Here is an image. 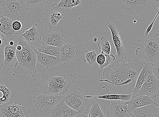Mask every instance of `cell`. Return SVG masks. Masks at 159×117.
<instances>
[{
	"label": "cell",
	"instance_id": "cell-1",
	"mask_svg": "<svg viewBox=\"0 0 159 117\" xmlns=\"http://www.w3.org/2000/svg\"><path fill=\"white\" fill-rule=\"evenodd\" d=\"M70 67L66 63L58 67L42 69L32 77L39 87V94L49 96L63 95L77 81L76 74H70Z\"/></svg>",
	"mask_w": 159,
	"mask_h": 117
},
{
	"label": "cell",
	"instance_id": "cell-2",
	"mask_svg": "<svg viewBox=\"0 0 159 117\" xmlns=\"http://www.w3.org/2000/svg\"><path fill=\"white\" fill-rule=\"evenodd\" d=\"M99 80L108 94L123 95L132 93L137 81L133 78L127 63L119 60L105 67Z\"/></svg>",
	"mask_w": 159,
	"mask_h": 117
},
{
	"label": "cell",
	"instance_id": "cell-3",
	"mask_svg": "<svg viewBox=\"0 0 159 117\" xmlns=\"http://www.w3.org/2000/svg\"><path fill=\"white\" fill-rule=\"evenodd\" d=\"M16 42L17 61L15 72L18 74L21 72L25 75L38 73L36 55L34 50L35 46L25 41L21 37Z\"/></svg>",
	"mask_w": 159,
	"mask_h": 117
},
{
	"label": "cell",
	"instance_id": "cell-4",
	"mask_svg": "<svg viewBox=\"0 0 159 117\" xmlns=\"http://www.w3.org/2000/svg\"><path fill=\"white\" fill-rule=\"evenodd\" d=\"M134 45L139 47L136 50L135 53L138 59L145 60L151 63L159 59L158 33L154 35L152 38L138 40Z\"/></svg>",
	"mask_w": 159,
	"mask_h": 117
},
{
	"label": "cell",
	"instance_id": "cell-5",
	"mask_svg": "<svg viewBox=\"0 0 159 117\" xmlns=\"http://www.w3.org/2000/svg\"><path fill=\"white\" fill-rule=\"evenodd\" d=\"M29 9L24 1L2 0L0 2V17H6L13 22L17 20L23 22Z\"/></svg>",
	"mask_w": 159,
	"mask_h": 117
},
{
	"label": "cell",
	"instance_id": "cell-6",
	"mask_svg": "<svg viewBox=\"0 0 159 117\" xmlns=\"http://www.w3.org/2000/svg\"><path fill=\"white\" fill-rule=\"evenodd\" d=\"M62 100L69 107L80 114L84 111L89 99L83 96L82 89L77 87L65 93Z\"/></svg>",
	"mask_w": 159,
	"mask_h": 117
},
{
	"label": "cell",
	"instance_id": "cell-7",
	"mask_svg": "<svg viewBox=\"0 0 159 117\" xmlns=\"http://www.w3.org/2000/svg\"><path fill=\"white\" fill-rule=\"evenodd\" d=\"M63 95L49 96L46 94H39L33 97V101L37 111L43 114H49L57 104L63 98Z\"/></svg>",
	"mask_w": 159,
	"mask_h": 117
},
{
	"label": "cell",
	"instance_id": "cell-8",
	"mask_svg": "<svg viewBox=\"0 0 159 117\" xmlns=\"http://www.w3.org/2000/svg\"><path fill=\"white\" fill-rule=\"evenodd\" d=\"M30 108L18 105L16 102L9 101L0 105V117H30Z\"/></svg>",
	"mask_w": 159,
	"mask_h": 117
},
{
	"label": "cell",
	"instance_id": "cell-9",
	"mask_svg": "<svg viewBox=\"0 0 159 117\" xmlns=\"http://www.w3.org/2000/svg\"><path fill=\"white\" fill-rule=\"evenodd\" d=\"M117 5L125 12L136 15L145 11L152 0H116Z\"/></svg>",
	"mask_w": 159,
	"mask_h": 117
},
{
	"label": "cell",
	"instance_id": "cell-10",
	"mask_svg": "<svg viewBox=\"0 0 159 117\" xmlns=\"http://www.w3.org/2000/svg\"><path fill=\"white\" fill-rule=\"evenodd\" d=\"M145 95L151 98L159 96V80L152 74L143 84L139 92L132 98Z\"/></svg>",
	"mask_w": 159,
	"mask_h": 117
},
{
	"label": "cell",
	"instance_id": "cell-11",
	"mask_svg": "<svg viewBox=\"0 0 159 117\" xmlns=\"http://www.w3.org/2000/svg\"><path fill=\"white\" fill-rule=\"evenodd\" d=\"M106 28L110 30L112 36L113 41L116 50L117 60H124L126 59L127 53L123 46L119 32L115 24L109 21L105 24Z\"/></svg>",
	"mask_w": 159,
	"mask_h": 117
},
{
	"label": "cell",
	"instance_id": "cell-12",
	"mask_svg": "<svg viewBox=\"0 0 159 117\" xmlns=\"http://www.w3.org/2000/svg\"><path fill=\"white\" fill-rule=\"evenodd\" d=\"M132 111L125 101L111 100L107 115L108 117H131Z\"/></svg>",
	"mask_w": 159,
	"mask_h": 117
},
{
	"label": "cell",
	"instance_id": "cell-13",
	"mask_svg": "<svg viewBox=\"0 0 159 117\" xmlns=\"http://www.w3.org/2000/svg\"><path fill=\"white\" fill-rule=\"evenodd\" d=\"M66 36L60 31L44 32L42 34L43 45H49L61 47L65 43Z\"/></svg>",
	"mask_w": 159,
	"mask_h": 117
},
{
	"label": "cell",
	"instance_id": "cell-14",
	"mask_svg": "<svg viewBox=\"0 0 159 117\" xmlns=\"http://www.w3.org/2000/svg\"><path fill=\"white\" fill-rule=\"evenodd\" d=\"M42 34L41 29L38 24H35L30 28L24 29L20 37L25 41L35 46L41 41Z\"/></svg>",
	"mask_w": 159,
	"mask_h": 117
},
{
	"label": "cell",
	"instance_id": "cell-15",
	"mask_svg": "<svg viewBox=\"0 0 159 117\" xmlns=\"http://www.w3.org/2000/svg\"><path fill=\"white\" fill-rule=\"evenodd\" d=\"M16 43L11 46L9 45V43H5L4 49L5 58L2 63V67L10 71L14 67L16 66L17 59L16 57Z\"/></svg>",
	"mask_w": 159,
	"mask_h": 117
},
{
	"label": "cell",
	"instance_id": "cell-16",
	"mask_svg": "<svg viewBox=\"0 0 159 117\" xmlns=\"http://www.w3.org/2000/svg\"><path fill=\"white\" fill-rule=\"evenodd\" d=\"M50 114L51 117H75L79 113L61 100L52 109Z\"/></svg>",
	"mask_w": 159,
	"mask_h": 117
},
{
	"label": "cell",
	"instance_id": "cell-17",
	"mask_svg": "<svg viewBox=\"0 0 159 117\" xmlns=\"http://www.w3.org/2000/svg\"><path fill=\"white\" fill-rule=\"evenodd\" d=\"M34 50L36 55V62L39 67L42 69L53 67L61 63L60 57L51 56L39 52L36 50L35 47Z\"/></svg>",
	"mask_w": 159,
	"mask_h": 117
},
{
	"label": "cell",
	"instance_id": "cell-18",
	"mask_svg": "<svg viewBox=\"0 0 159 117\" xmlns=\"http://www.w3.org/2000/svg\"><path fill=\"white\" fill-rule=\"evenodd\" d=\"M153 70V66L152 63H145L137 80L134 89L132 93V97L139 92L143 84L149 76L152 74Z\"/></svg>",
	"mask_w": 159,
	"mask_h": 117
},
{
	"label": "cell",
	"instance_id": "cell-19",
	"mask_svg": "<svg viewBox=\"0 0 159 117\" xmlns=\"http://www.w3.org/2000/svg\"><path fill=\"white\" fill-rule=\"evenodd\" d=\"M43 20L47 29L51 30L56 26L59 21L63 18L61 14L56 10L47 9L42 14Z\"/></svg>",
	"mask_w": 159,
	"mask_h": 117
},
{
	"label": "cell",
	"instance_id": "cell-20",
	"mask_svg": "<svg viewBox=\"0 0 159 117\" xmlns=\"http://www.w3.org/2000/svg\"><path fill=\"white\" fill-rule=\"evenodd\" d=\"M80 0H61L58 3H53L52 8L65 16L69 13L72 8L80 5Z\"/></svg>",
	"mask_w": 159,
	"mask_h": 117
},
{
	"label": "cell",
	"instance_id": "cell-21",
	"mask_svg": "<svg viewBox=\"0 0 159 117\" xmlns=\"http://www.w3.org/2000/svg\"><path fill=\"white\" fill-rule=\"evenodd\" d=\"M13 22L8 18L0 17V34L5 36L10 41H13L17 35V32L12 28Z\"/></svg>",
	"mask_w": 159,
	"mask_h": 117
},
{
	"label": "cell",
	"instance_id": "cell-22",
	"mask_svg": "<svg viewBox=\"0 0 159 117\" xmlns=\"http://www.w3.org/2000/svg\"><path fill=\"white\" fill-rule=\"evenodd\" d=\"M79 52V51L72 44L65 43L60 48V58L61 63H68L73 60Z\"/></svg>",
	"mask_w": 159,
	"mask_h": 117
},
{
	"label": "cell",
	"instance_id": "cell-23",
	"mask_svg": "<svg viewBox=\"0 0 159 117\" xmlns=\"http://www.w3.org/2000/svg\"><path fill=\"white\" fill-rule=\"evenodd\" d=\"M129 108L132 111L134 109L153 104L155 106L157 103L154 102L149 97L142 95L132 98L130 100L125 101Z\"/></svg>",
	"mask_w": 159,
	"mask_h": 117
},
{
	"label": "cell",
	"instance_id": "cell-24",
	"mask_svg": "<svg viewBox=\"0 0 159 117\" xmlns=\"http://www.w3.org/2000/svg\"><path fill=\"white\" fill-rule=\"evenodd\" d=\"M158 113L153 104L133 110L131 116L133 117H159Z\"/></svg>",
	"mask_w": 159,
	"mask_h": 117
},
{
	"label": "cell",
	"instance_id": "cell-25",
	"mask_svg": "<svg viewBox=\"0 0 159 117\" xmlns=\"http://www.w3.org/2000/svg\"><path fill=\"white\" fill-rule=\"evenodd\" d=\"M91 107L87 109L85 113L87 115L83 117H106L99 106L101 104L98 98H91Z\"/></svg>",
	"mask_w": 159,
	"mask_h": 117
},
{
	"label": "cell",
	"instance_id": "cell-26",
	"mask_svg": "<svg viewBox=\"0 0 159 117\" xmlns=\"http://www.w3.org/2000/svg\"><path fill=\"white\" fill-rule=\"evenodd\" d=\"M84 98H96L100 99L110 100H121L127 101L132 98V93L126 95L109 94L98 96H86Z\"/></svg>",
	"mask_w": 159,
	"mask_h": 117
},
{
	"label": "cell",
	"instance_id": "cell-27",
	"mask_svg": "<svg viewBox=\"0 0 159 117\" xmlns=\"http://www.w3.org/2000/svg\"><path fill=\"white\" fill-rule=\"evenodd\" d=\"M60 47H55L49 45H42L36 49L38 52L49 55L51 56L60 57Z\"/></svg>",
	"mask_w": 159,
	"mask_h": 117
},
{
	"label": "cell",
	"instance_id": "cell-28",
	"mask_svg": "<svg viewBox=\"0 0 159 117\" xmlns=\"http://www.w3.org/2000/svg\"><path fill=\"white\" fill-rule=\"evenodd\" d=\"M98 53L97 51L93 50L89 52L87 50L84 51V54L83 56L84 63H87L88 66L91 67L97 66V58Z\"/></svg>",
	"mask_w": 159,
	"mask_h": 117
},
{
	"label": "cell",
	"instance_id": "cell-29",
	"mask_svg": "<svg viewBox=\"0 0 159 117\" xmlns=\"http://www.w3.org/2000/svg\"><path fill=\"white\" fill-rule=\"evenodd\" d=\"M11 93L9 88L3 84H0V105L10 101Z\"/></svg>",
	"mask_w": 159,
	"mask_h": 117
},
{
	"label": "cell",
	"instance_id": "cell-30",
	"mask_svg": "<svg viewBox=\"0 0 159 117\" xmlns=\"http://www.w3.org/2000/svg\"><path fill=\"white\" fill-rule=\"evenodd\" d=\"M98 46L99 49L101 50L103 53L107 54H110L111 47L108 39L102 37L98 43Z\"/></svg>",
	"mask_w": 159,
	"mask_h": 117
},
{
	"label": "cell",
	"instance_id": "cell-31",
	"mask_svg": "<svg viewBox=\"0 0 159 117\" xmlns=\"http://www.w3.org/2000/svg\"><path fill=\"white\" fill-rule=\"evenodd\" d=\"M25 2L27 7H33L36 9L45 5L48 2L47 0H25Z\"/></svg>",
	"mask_w": 159,
	"mask_h": 117
},
{
	"label": "cell",
	"instance_id": "cell-32",
	"mask_svg": "<svg viewBox=\"0 0 159 117\" xmlns=\"http://www.w3.org/2000/svg\"><path fill=\"white\" fill-rule=\"evenodd\" d=\"M106 57V60L105 63L102 65L99 66L101 69L105 68L111 64L115 60L116 58L112 54H107L104 53Z\"/></svg>",
	"mask_w": 159,
	"mask_h": 117
},
{
	"label": "cell",
	"instance_id": "cell-33",
	"mask_svg": "<svg viewBox=\"0 0 159 117\" xmlns=\"http://www.w3.org/2000/svg\"><path fill=\"white\" fill-rule=\"evenodd\" d=\"M152 63L153 66L152 74L159 80V59L154 61Z\"/></svg>",
	"mask_w": 159,
	"mask_h": 117
},
{
	"label": "cell",
	"instance_id": "cell-34",
	"mask_svg": "<svg viewBox=\"0 0 159 117\" xmlns=\"http://www.w3.org/2000/svg\"><path fill=\"white\" fill-rule=\"evenodd\" d=\"M106 60V57L102 51L100 54L98 55L97 58V62L99 66L102 65L105 63Z\"/></svg>",
	"mask_w": 159,
	"mask_h": 117
},
{
	"label": "cell",
	"instance_id": "cell-35",
	"mask_svg": "<svg viewBox=\"0 0 159 117\" xmlns=\"http://www.w3.org/2000/svg\"><path fill=\"white\" fill-rule=\"evenodd\" d=\"M159 7H158L157 8V9L156 11L157 12V13L156 15V16L155 17L154 20H153V21L152 22V23L149 25L148 27L146 29V30L145 32V36H148L149 33L151 30H152V29L153 25H154V24L155 22V20L157 19L159 14Z\"/></svg>",
	"mask_w": 159,
	"mask_h": 117
},
{
	"label": "cell",
	"instance_id": "cell-36",
	"mask_svg": "<svg viewBox=\"0 0 159 117\" xmlns=\"http://www.w3.org/2000/svg\"><path fill=\"white\" fill-rule=\"evenodd\" d=\"M12 27L14 31H19L20 30L22 27L21 23L19 21H15L13 22Z\"/></svg>",
	"mask_w": 159,
	"mask_h": 117
},
{
	"label": "cell",
	"instance_id": "cell-37",
	"mask_svg": "<svg viewBox=\"0 0 159 117\" xmlns=\"http://www.w3.org/2000/svg\"><path fill=\"white\" fill-rule=\"evenodd\" d=\"M9 45L10 46H13L15 44V42L13 41H11L9 43Z\"/></svg>",
	"mask_w": 159,
	"mask_h": 117
},
{
	"label": "cell",
	"instance_id": "cell-38",
	"mask_svg": "<svg viewBox=\"0 0 159 117\" xmlns=\"http://www.w3.org/2000/svg\"><path fill=\"white\" fill-rule=\"evenodd\" d=\"M5 40L4 39H2V38L0 39V46H3L2 43L3 41Z\"/></svg>",
	"mask_w": 159,
	"mask_h": 117
},
{
	"label": "cell",
	"instance_id": "cell-39",
	"mask_svg": "<svg viewBox=\"0 0 159 117\" xmlns=\"http://www.w3.org/2000/svg\"><path fill=\"white\" fill-rule=\"evenodd\" d=\"M98 41V38L97 37H95L93 39V41L95 43L97 42Z\"/></svg>",
	"mask_w": 159,
	"mask_h": 117
},
{
	"label": "cell",
	"instance_id": "cell-40",
	"mask_svg": "<svg viewBox=\"0 0 159 117\" xmlns=\"http://www.w3.org/2000/svg\"><path fill=\"white\" fill-rule=\"evenodd\" d=\"M2 61L1 60H0V70H1V67H2Z\"/></svg>",
	"mask_w": 159,
	"mask_h": 117
},
{
	"label": "cell",
	"instance_id": "cell-41",
	"mask_svg": "<svg viewBox=\"0 0 159 117\" xmlns=\"http://www.w3.org/2000/svg\"><path fill=\"white\" fill-rule=\"evenodd\" d=\"M55 1V0H47V2H52L54 1Z\"/></svg>",
	"mask_w": 159,
	"mask_h": 117
},
{
	"label": "cell",
	"instance_id": "cell-42",
	"mask_svg": "<svg viewBox=\"0 0 159 117\" xmlns=\"http://www.w3.org/2000/svg\"><path fill=\"white\" fill-rule=\"evenodd\" d=\"M16 1H25V0H16Z\"/></svg>",
	"mask_w": 159,
	"mask_h": 117
},
{
	"label": "cell",
	"instance_id": "cell-43",
	"mask_svg": "<svg viewBox=\"0 0 159 117\" xmlns=\"http://www.w3.org/2000/svg\"><path fill=\"white\" fill-rule=\"evenodd\" d=\"M154 1L157 2H158L159 1V0H154Z\"/></svg>",
	"mask_w": 159,
	"mask_h": 117
},
{
	"label": "cell",
	"instance_id": "cell-44",
	"mask_svg": "<svg viewBox=\"0 0 159 117\" xmlns=\"http://www.w3.org/2000/svg\"><path fill=\"white\" fill-rule=\"evenodd\" d=\"M2 46H0V49H1V47H2Z\"/></svg>",
	"mask_w": 159,
	"mask_h": 117
},
{
	"label": "cell",
	"instance_id": "cell-45",
	"mask_svg": "<svg viewBox=\"0 0 159 117\" xmlns=\"http://www.w3.org/2000/svg\"></svg>",
	"mask_w": 159,
	"mask_h": 117
}]
</instances>
